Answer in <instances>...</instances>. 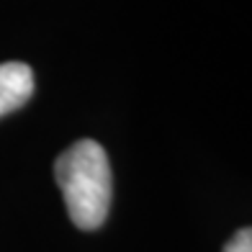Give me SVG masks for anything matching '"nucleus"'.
<instances>
[{"instance_id": "obj_1", "label": "nucleus", "mask_w": 252, "mask_h": 252, "mask_svg": "<svg viewBox=\"0 0 252 252\" xmlns=\"http://www.w3.org/2000/svg\"><path fill=\"white\" fill-rule=\"evenodd\" d=\"M54 178L62 190L67 214L77 229L93 232L103 226L111 209V162L106 150L93 139H80L57 157Z\"/></svg>"}, {"instance_id": "obj_2", "label": "nucleus", "mask_w": 252, "mask_h": 252, "mask_svg": "<svg viewBox=\"0 0 252 252\" xmlns=\"http://www.w3.org/2000/svg\"><path fill=\"white\" fill-rule=\"evenodd\" d=\"M33 95V72L26 62L0 64V116L26 106Z\"/></svg>"}, {"instance_id": "obj_3", "label": "nucleus", "mask_w": 252, "mask_h": 252, "mask_svg": "<svg viewBox=\"0 0 252 252\" xmlns=\"http://www.w3.org/2000/svg\"><path fill=\"white\" fill-rule=\"evenodd\" d=\"M224 252H252V226L239 232L224 245Z\"/></svg>"}]
</instances>
